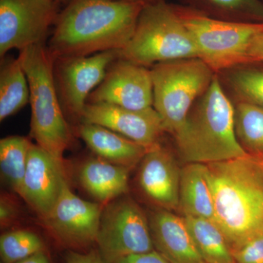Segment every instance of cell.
<instances>
[{"instance_id":"35","label":"cell","mask_w":263,"mask_h":263,"mask_svg":"<svg viewBox=\"0 0 263 263\" xmlns=\"http://www.w3.org/2000/svg\"><path fill=\"white\" fill-rule=\"evenodd\" d=\"M262 230H263V223H262Z\"/></svg>"},{"instance_id":"24","label":"cell","mask_w":263,"mask_h":263,"mask_svg":"<svg viewBox=\"0 0 263 263\" xmlns=\"http://www.w3.org/2000/svg\"><path fill=\"white\" fill-rule=\"evenodd\" d=\"M224 72L228 86L238 102L263 107V69L241 65Z\"/></svg>"},{"instance_id":"9","label":"cell","mask_w":263,"mask_h":263,"mask_svg":"<svg viewBox=\"0 0 263 263\" xmlns=\"http://www.w3.org/2000/svg\"><path fill=\"white\" fill-rule=\"evenodd\" d=\"M119 51L100 52L87 57H62L55 60V86L65 117L81 122L90 94L101 84Z\"/></svg>"},{"instance_id":"27","label":"cell","mask_w":263,"mask_h":263,"mask_svg":"<svg viewBox=\"0 0 263 263\" xmlns=\"http://www.w3.org/2000/svg\"><path fill=\"white\" fill-rule=\"evenodd\" d=\"M235 263H263V230L231 248Z\"/></svg>"},{"instance_id":"12","label":"cell","mask_w":263,"mask_h":263,"mask_svg":"<svg viewBox=\"0 0 263 263\" xmlns=\"http://www.w3.org/2000/svg\"><path fill=\"white\" fill-rule=\"evenodd\" d=\"M87 103H104L131 110L153 107L151 71L124 59L112 62L101 84L90 94Z\"/></svg>"},{"instance_id":"3","label":"cell","mask_w":263,"mask_h":263,"mask_svg":"<svg viewBox=\"0 0 263 263\" xmlns=\"http://www.w3.org/2000/svg\"><path fill=\"white\" fill-rule=\"evenodd\" d=\"M174 137L185 163L209 164L247 155L235 133V107L216 74Z\"/></svg>"},{"instance_id":"20","label":"cell","mask_w":263,"mask_h":263,"mask_svg":"<svg viewBox=\"0 0 263 263\" xmlns=\"http://www.w3.org/2000/svg\"><path fill=\"white\" fill-rule=\"evenodd\" d=\"M30 102L27 75L19 58L3 57L0 68V121L17 113Z\"/></svg>"},{"instance_id":"34","label":"cell","mask_w":263,"mask_h":263,"mask_svg":"<svg viewBox=\"0 0 263 263\" xmlns=\"http://www.w3.org/2000/svg\"><path fill=\"white\" fill-rule=\"evenodd\" d=\"M53 1L56 2L58 4H60V3H64V2L67 1V0H53Z\"/></svg>"},{"instance_id":"10","label":"cell","mask_w":263,"mask_h":263,"mask_svg":"<svg viewBox=\"0 0 263 263\" xmlns=\"http://www.w3.org/2000/svg\"><path fill=\"white\" fill-rule=\"evenodd\" d=\"M58 5L53 0H0V57L12 49L45 44Z\"/></svg>"},{"instance_id":"15","label":"cell","mask_w":263,"mask_h":263,"mask_svg":"<svg viewBox=\"0 0 263 263\" xmlns=\"http://www.w3.org/2000/svg\"><path fill=\"white\" fill-rule=\"evenodd\" d=\"M181 168L160 142L147 149L141 161L138 183L147 198L160 209H179Z\"/></svg>"},{"instance_id":"19","label":"cell","mask_w":263,"mask_h":263,"mask_svg":"<svg viewBox=\"0 0 263 263\" xmlns=\"http://www.w3.org/2000/svg\"><path fill=\"white\" fill-rule=\"evenodd\" d=\"M179 210L183 216L214 221V199L206 164L186 163L181 168Z\"/></svg>"},{"instance_id":"18","label":"cell","mask_w":263,"mask_h":263,"mask_svg":"<svg viewBox=\"0 0 263 263\" xmlns=\"http://www.w3.org/2000/svg\"><path fill=\"white\" fill-rule=\"evenodd\" d=\"M129 170L99 157L89 159L81 166L79 182L91 196L108 204L127 193Z\"/></svg>"},{"instance_id":"30","label":"cell","mask_w":263,"mask_h":263,"mask_svg":"<svg viewBox=\"0 0 263 263\" xmlns=\"http://www.w3.org/2000/svg\"><path fill=\"white\" fill-rule=\"evenodd\" d=\"M114 263H171L157 251L133 254L119 259Z\"/></svg>"},{"instance_id":"31","label":"cell","mask_w":263,"mask_h":263,"mask_svg":"<svg viewBox=\"0 0 263 263\" xmlns=\"http://www.w3.org/2000/svg\"><path fill=\"white\" fill-rule=\"evenodd\" d=\"M249 64L263 62V32L252 40L248 52Z\"/></svg>"},{"instance_id":"36","label":"cell","mask_w":263,"mask_h":263,"mask_svg":"<svg viewBox=\"0 0 263 263\" xmlns=\"http://www.w3.org/2000/svg\"><path fill=\"white\" fill-rule=\"evenodd\" d=\"M1 263H3V262H1Z\"/></svg>"},{"instance_id":"29","label":"cell","mask_w":263,"mask_h":263,"mask_svg":"<svg viewBox=\"0 0 263 263\" xmlns=\"http://www.w3.org/2000/svg\"><path fill=\"white\" fill-rule=\"evenodd\" d=\"M64 263H106L101 257L98 250L87 252L68 250L66 253Z\"/></svg>"},{"instance_id":"6","label":"cell","mask_w":263,"mask_h":263,"mask_svg":"<svg viewBox=\"0 0 263 263\" xmlns=\"http://www.w3.org/2000/svg\"><path fill=\"white\" fill-rule=\"evenodd\" d=\"M151 71L153 107L164 131L174 136L194 104L212 84L215 72L199 58L156 64Z\"/></svg>"},{"instance_id":"8","label":"cell","mask_w":263,"mask_h":263,"mask_svg":"<svg viewBox=\"0 0 263 263\" xmlns=\"http://www.w3.org/2000/svg\"><path fill=\"white\" fill-rule=\"evenodd\" d=\"M96 243L106 263L152 252L155 247L148 218L129 198L115 199L104 208Z\"/></svg>"},{"instance_id":"22","label":"cell","mask_w":263,"mask_h":263,"mask_svg":"<svg viewBox=\"0 0 263 263\" xmlns=\"http://www.w3.org/2000/svg\"><path fill=\"white\" fill-rule=\"evenodd\" d=\"M31 143L22 136H8L0 141V169L3 179L16 193L23 181Z\"/></svg>"},{"instance_id":"1","label":"cell","mask_w":263,"mask_h":263,"mask_svg":"<svg viewBox=\"0 0 263 263\" xmlns=\"http://www.w3.org/2000/svg\"><path fill=\"white\" fill-rule=\"evenodd\" d=\"M144 4L126 0H69L59 13L47 46L55 60L121 51Z\"/></svg>"},{"instance_id":"21","label":"cell","mask_w":263,"mask_h":263,"mask_svg":"<svg viewBox=\"0 0 263 263\" xmlns=\"http://www.w3.org/2000/svg\"><path fill=\"white\" fill-rule=\"evenodd\" d=\"M195 247L206 263H235L226 236L214 221L183 216Z\"/></svg>"},{"instance_id":"17","label":"cell","mask_w":263,"mask_h":263,"mask_svg":"<svg viewBox=\"0 0 263 263\" xmlns=\"http://www.w3.org/2000/svg\"><path fill=\"white\" fill-rule=\"evenodd\" d=\"M79 134L99 157L130 170L141 162L147 151L136 142L98 124L81 123Z\"/></svg>"},{"instance_id":"7","label":"cell","mask_w":263,"mask_h":263,"mask_svg":"<svg viewBox=\"0 0 263 263\" xmlns=\"http://www.w3.org/2000/svg\"><path fill=\"white\" fill-rule=\"evenodd\" d=\"M195 41L199 59L214 72L248 65L252 40L263 32V23L230 22L193 12L179 11Z\"/></svg>"},{"instance_id":"23","label":"cell","mask_w":263,"mask_h":263,"mask_svg":"<svg viewBox=\"0 0 263 263\" xmlns=\"http://www.w3.org/2000/svg\"><path fill=\"white\" fill-rule=\"evenodd\" d=\"M235 127L238 141L245 152L263 157V107L238 102Z\"/></svg>"},{"instance_id":"33","label":"cell","mask_w":263,"mask_h":263,"mask_svg":"<svg viewBox=\"0 0 263 263\" xmlns=\"http://www.w3.org/2000/svg\"><path fill=\"white\" fill-rule=\"evenodd\" d=\"M126 1L136 2V3H141L146 5L148 3H154V2L157 1V0H126Z\"/></svg>"},{"instance_id":"16","label":"cell","mask_w":263,"mask_h":263,"mask_svg":"<svg viewBox=\"0 0 263 263\" xmlns=\"http://www.w3.org/2000/svg\"><path fill=\"white\" fill-rule=\"evenodd\" d=\"M149 227L154 247L171 263H206L194 243L183 217L159 208L151 213Z\"/></svg>"},{"instance_id":"5","label":"cell","mask_w":263,"mask_h":263,"mask_svg":"<svg viewBox=\"0 0 263 263\" xmlns=\"http://www.w3.org/2000/svg\"><path fill=\"white\" fill-rule=\"evenodd\" d=\"M120 58L141 66L199 58L195 41L179 10L162 0L145 5Z\"/></svg>"},{"instance_id":"13","label":"cell","mask_w":263,"mask_h":263,"mask_svg":"<svg viewBox=\"0 0 263 263\" xmlns=\"http://www.w3.org/2000/svg\"><path fill=\"white\" fill-rule=\"evenodd\" d=\"M67 183L64 164L32 143L18 195L41 219L51 212Z\"/></svg>"},{"instance_id":"32","label":"cell","mask_w":263,"mask_h":263,"mask_svg":"<svg viewBox=\"0 0 263 263\" xmlns=\"http://www.w3.org/2000/svg\"><path fill=\"white\" fill-rule=\"evenodd\" d=\"M16 263H51L49 256L46 253V250L33 254L27 258L22 259Z\"/></svg>"},{"instance_id":"11","label":"cell","mask_w":263,"mask_h":263,"mask_svg":"<svg viewBox=\"0 0 263 263\" xmlns=\"http://www.w3.org/2000/svg\"><path fill=\"white\" fill-rule=\"evenodd\" d=\"M102 211L99 204L78 197L67 183L55 206L41 220L62 247L84 250L96 243Z\"/></svg>"},{"instance_id":"25","label":"cell","mask_w":263,"mask_h":263,"mask_svg":"<svg viewBox=\"0 0 263 263\" xmlns=\"http://www.w3.org/2000/svg\"><path fill=\"white\" fill-rule=\"evenodd\" d=\"M44 250L46 247L41 237L29 230H13L0 237L3 263H16Z\"/></svg>"},{"instance_id":"26","label":"cell","mask_w":263,"mask_h":263,"mask_svg":"<svg viewBox=\"0 0 263 263\" xmlns=\"http://www.w3.org/2000/svg\"><path fill=\"white\" fill-rule=\"evenodd\" d=\"M227 13L263 23V3L260 0H209Z\"/></svg>"},{"instance_id":"14","label":"cell","mask_w":263,"mask_h":263,"mask_svg":"<svg viewBox=\"0 0 263 263\" xmlns=\"http://www.w3.org/2000/svg\"><path fill=\"white\" fill-rule=\"evenodd\" d=\"M81 122L108 128L147 149L160 142L165 132L154 107L131 110L108 104L87 103Z\"/></svg>"},{"instance_id":"2","label":"cell","mask_w":263,"mask_h":263,"mask_svg":"<svg viewBox=\"0 0 263 263\" xmlns=\"http://www.w3.org/2000/svg\"><path fill=\"white\" fill-rule=\"evenodd\" d=\"M206 165L214 221L231 249L262 230L263 157L247 153Z\"/></svg>"},{"instance_id":"4","label":"cell","mask_w":263,"mask_h":263,"mask_svg":"<svg viewBox=\"0 0 263 263\" xmlns=\"http://www.w3.org/2000/svg\"><path fill=\"white\" fill-rule=\"evenodd\" d=\"M18 58L30 89V136L36 144L64 163V154L72 137L55 86V58L45 44L22 50Z\"/></svg>"},{"instance_id":"28","label":"cell","mask_w":263,"mask_h":263,"mask_svg":"<svg viewBox=\"0 0 263 263\" xmlns=\"http://www.w3.org/2000/svg\"><path fill=\"white\" fill-rule=\"evenodd\" d=\"M18 216V208L14 199L9 195H2L0 200L1 228L10 226Z\"/></svg>"}]
</instances>
